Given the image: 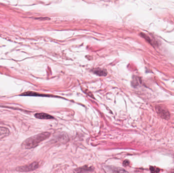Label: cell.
<instances>
[{
	"label": "cell",
	"instance_id": "obj_3",
	"mask_svg": "<svg viewBox=\"0 0 174 173\" xmlns=\"http://www.w3.org/2000/svg\"><path fill=\"white\" fill-rule=\"evenodd\" d=\"M155 108L157 114L160 117L165 119H169L170 117V114L167 109L159 106H156Z\"/></svg>",
	"mask_w": 174,
	"mask_h": 173
},
{
	"label": "cell",
	"instance_id": "obj_9",
	"mask_svg": "<svg viewBox=\"0 0 174 173\" xmlns=\"http://www.w3.org/2000/svg\"><path fill=\"white\" fill-rule=\"evenodd\" d=\"M129 164V162L128 161V160H125L123 162V165L125 166H128Z\"/></svg>",
	"mask_w": 174,
	"mask_h": 173
},
{
	"label": "cell",
	"instance_id": "obj_2",
	"mask_svg": "<svg viewBox=\"0 0 174 173\" xmlns=\"http://www.w3.org/2000/svg\"><path fill=\"white\" fill-rule=\"evenodd\" d=\"M39 165L38 162H34L29 165L18 167L16 168V170L19 172H27L37 169L39 167Z\"/></svg>",
	"mask_w": 174,
	"mask_h": 173
},
{
	"label": "cell",
	"instance_id": "obj_7",
	"mask_svg": "<svg viewBox=\"0 0 174 173\" xmlns=\"http://www.w3.org/2000/svg\"><path fill=\"white\" fill-rule=\"evenodd\" d=\"M93 169L91 167H89L87 166H84L83 167H81L79 168H78L76 169L75 172H79V173H82V172H89L93 171Z\"/></svg>",
	"mask_w": 174,
	"mask_h": 173
},
{
	"label": "cell",
	"instance_id": "obj_4",
	"mask_svg": "<svg viewBox=\"0 0 174 173\" xmlns=\"http://www.w3.org/2000/svg\"><path fill=\"white\" fill-rule=\"evenodd\" d=\"M9 135L10 131L7 128L0 126V140L8 137Z\"/></svg>",
	"mask_w": 174,
	"mask_h": 173
},
{
	"label": "cell",
	"instance_id": "obj_8",
	"mask_svg": "<svg viewBox=\"0 0 174 173\" xmlns=\"http://www.w3.org/2000/svg\"><path fill=\"white\" fill-rule=\"evenodd\" d=\"M150 170L151 172L152 173H158L160 171L159 169L156 168L154 167H151L150 168Z\"/></svg>",
	"mask_w": 174,
	"mask_h": 173
},
{
	"label": "cell",
	"instance_id": "obj_1",
	"mask_svg": "<svg viewBox=\"0 0 174 173\" xmlns=\"http://www.w3.org/2000/svg\"><path fill=\"white\" fill-rule=\"evenodd\" d=\"M50 133L48 132L41 133L30 137L26 140L22 144V146L25 149H32L38 146L41 142L47 139Z\"/></svg>",
	"mask_w": 174,
	"mask_h": 173
},
{
	"label": "cell",
	"instance_id": "obj_6",
	"mask_svg": "<svg viewBox=\"0 0 174 173\" xmlns=\"http://www.w3.org/2000/svg\"><path fill=\"white\" fill-rule=\"evenodd\" d=\"M93 72L95 74L100 76H105L107 75V71L105 69H96Z\"/></svg>",
	"mask_w": 174,
	"mask_h": 173
},
{
	"label": "cell",
	"instance_id": "obj_5",
	"mask_svg": "<svg viewBox=\"0 0 174 173\" xmlns=\"http://www.w3.org/2000/svg\"><path fill=\"white\" fill-rule=\"evenodd\" d=\"M35 116L36 118L41 119H53L54 117L51 115L44 113H37L35 114Z\"/></svg>",
	"mask_w": 174,
	"mask_h": 173
}]
</instances>
